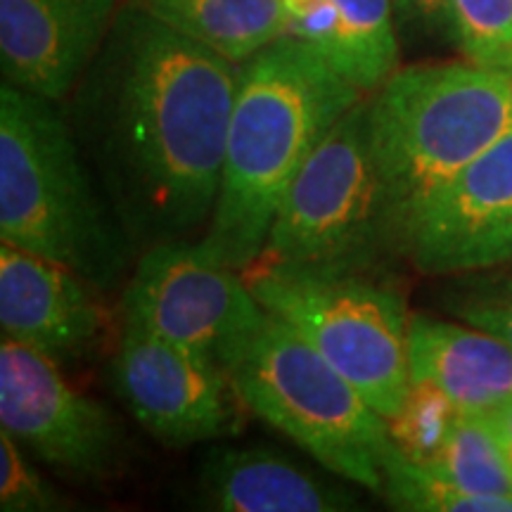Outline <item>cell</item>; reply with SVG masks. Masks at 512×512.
<instances>
[{
	"label": "cell",
	"mask_w": 512,
	"mask_h": 512,
	"mask_svg": "<svg viewBox=\"0 0 512 512\" xmlns=\"http://www.w3.org/2000/svg\"><path fill=\"white\" fill-rule=\"evenodd\" d=\"M242 278L256 302L297 330L377 413L392 420L401 411L411 389V316L399 292L363 271L252 264Z\"/></svg>",
	"instance_id": "cell-6"
},
{
	"label": "cell",
	"mask_w": 512,
	"mask_h": 512,
	"mask_svg": "<svg viewBox=\"0 0 512 512\" xmlns=\"http://www.w3.org/2000/svg\"><path fill=\"white\" fill-rule=\"evenodd\" d=\"M226 370L245 408L335 475L382 494L389 420L285 320L268 313Z\"/></svg>",
	"instance_id": "cell-5"
},
{
	"label": "cell",
	"mask_w": 512,
	"mask_h": 512,
	"mask_svg": "<svg viewBox=\"0 0 512 512\" xmlns=\"http://www.w3.org/2000/svg\"><path fill=\"white\" fill-rule=\"evenodd\" d=\"M411 382H430L460 411L489 413L512 399V347L467 323L411 316Z\"/></svg>",
	"instance_id": "cell-15"
},
{
	"label": "cell",
	"mask_w": 512,
	"mask_h": 512,
	"mask_svg": "<svg viewBox=\"0 0 512 512\" xmlns=\"http://www.w3.org/2000/svg\"><path fill=\"white\" fill-rule=\"evenodd\" d=\"M102 290L72 268L3 242L0 245V328L3 339L53 361L81 358L107 328Z\"/></svg>",
	"instance_id": "cell-13"
},
{
	"label": "cell",
	"mask_w": 512,
	"mask_h": 512,
	"mask_svg": "<svg viewBox=\"0 0 512 512\" xmlns=\"http://www.w3.org/2000/svg\"><path fill=\"white\" fill-rule=\"evenodd\" d=\"M394 10L403 22L425 29L430 36H441L456 43L451 0H394Z\"/></svg>",
	"instance_id": "cell-24"
},
{
	"label": "cell",
	"mask_w": 512,
	"mask_h": 512,
	"mask_svg": "<svg viewBox=\"0 0 512 512\" xmlns=\"http://www.w3.org/2000/svg\"><path fill=\"white\" fill-rule=\"evenodd\" d=\"M486 418H489L491 427H494L498 444L503 448L505 463H508L512 475V399L501 403V406H496L494 411L486 413Z\"/></svg>",
	"instance_id": "cell-25"
},
{
	"label": "cell",
	"mask_w": 512,
	"mask_h": 512,
	"mask_svg": "<svg viewBox=\"0 0 512 512\" xmlns=\"http://www.w3.org/2000/svg\"><path fill=\"white\" fill-rule=\"evenodd\" d=\"M418 465L479 494H512L510 467L486 413L460 411L439 451Z\"/></svg>",
	"instance_id": "cell-18"
},
{
	"label": "cell",
	"mask_w": 512,
	"mask_h": 512,
	"mask_svg": "<svg viewBox=\"0 0 512 512\" xmlns=\"http://www.w3.org/2000/svg\"><path fill=\"white\" fill-rule=\"evenodd\" d=\"M380 245L389 240L366 95L299 169L254 264L366 271Z\"/></svg>",
	"instance_id": "cell-7"
},
{
	"label": "cell",
	"mask_w": 512,
	"mask_h": 512,
	"mask_svg": "<svg viewBox=\"0 0 512 512\" xmlns=\"http://www.w3.org/2000/svg\"><path fill=\"white\" fill-rule=\"evenodd\" d=\"M366 93L318 50L280 36L238 67L221 190L202 245L233 271L259 259L287 190Z\"/></svg>",
	"instance_id": "cell-2"
},
{
	"label": "cell",
	"mask_w": 512,
	"mask_h": 512,
	"mask_svg": "<svg viewBox=\"0 0 512 512\" xmlns=\"http://www.w3.org/2000/svg\"><path fill=\"white\" fill-rule=\"evenodd\" d=\"M64 508V498L43 482L34 465H29L19 441L0 430V510L50 512Z\"/></svg>",
	"instance_id": "cell-22"
},
{
	"label": "cell",
	"mask_w": 512,
	"mask_h": 512,
	"mask_svg": "<svg viewBox=\"0 0 512 512\" xmlns=\"http://www.w3.org/2000/svg\"><path fill=\"white\" fill-rule=\"evenodd\" d=\"M0 238L107 292L138 254L57 102L0 88Z\"/></svg>",
	"instance_id": "cell-3"
},
{
	"label": "cell",
	"mask_w": 512,
	"mask_h": 512,
	"mask_svg": "<svg viewBox=\"0 0 512 512\" xmlns=\"http://www.w3.org/2000/svg\"><path fill=\"white\" fill-rule=\"evenodd\" d=\"M0 425L36 458L81 479L119 465L121 434L105 406L64 380L57 361L24 344H0Z\"/></svg>",
	"instance_id": "cell-10"
},
{
	"label": "cell",
	"mask_w": 512,
	"mask_h": 512,
	"mask_svg": "<svg viewBox=\"0 0 512 512\" xmlns=\"http://www.w3.org/2000/svg\"><path fill=\"white\" fill-rule=\"evenodd\" d=\"M512 128V79L472 62L399 67L368 95L389 245L441 185Z\"/></svg>",
	"instance_id": "cell-4"
},
{
	"label": "cell",
	"mask_w": 512,
	"mask_h": 512,
	"mask_svg": "<svg viewBox=\"0 0 512 512\" xmlns=\"http://www.w3.org/2000/svg\"><path fill=\"white\" fill-rule=\"evenodd\" d=\"M235 86L238 64L140 3L117 12L64 117L138 254L207 233Z\"/></svg>",
	"instance_id": "cell-1"
},
{
	"label": "cell",
	"mask_w": 512,
	"mask_h": 512,
	"mask_svg": "<svg viewBox=\"0 0 512 512\" xmlns=\"http://www.w3.org/2000/svg\"><path fill=\"white\" fill-rule=\"evenodd\" d=\"M266 318L242 273L216 261L202 240L145 249L124 290V320L200 351L223 368Z\"/></svg>",
	"instance_id": "cell-8"
},
{
	"label": "cell",
	"mask_w": 512,
	"mask_h": 512,
	"mask_svg": "<svg viewBox=\"0 0 512 512\" xmlns=\"http://www.w3.org/2000/svg\"><path fill=\"white\" fill-rule=\"evenodd\" d=\"M140 5L238 67L287 31L283 0H140Z\"/></svg>",
	"instance_id": "cell-17"
},
{
	"label": "cell",
	"mask_w": 512,
	"mask_h": 512,
	"mask_svg": "<svg viewBox=\"0 0 512 512\" xmlns=\"http://www.w3.org/2000/svg\"><path fill=\"white\" fill-rule=\"evenodd\" d=\"M202 501L221 512H342L356 498L266 448H211L200 472Z\"/></svg>",
	"instance_id": "cell-14"
},
{
	"label": "cell",
	"mask_w": 512,
	"mask_h": 512,
	"mask_svg": "<svg viewBox=\"0 0 512 512\" xmlns=\"http://www.w3.org/2000/svg\"><path fill=\"white\" fill-rule=\"evenodd\" d=\"M294 36L370 95L399 69L394 0H283Z\"/></svg>",
	"instance_id": "cell-16"
},
{
	"label": "cell",
	"mask_w": 512,
	"mask_h": 512,
	"mask_svg": "<svg viewBox=\"0 0 512 512\" xmlns=\"http://www.w3.org/2000/svg\"><path fill=\"white\" fill-rule=\"evenodd\" d=\"M117 0H0L3 83L64 102L117 19Z\"/></svg>",
	"instance_id": "cell-12"
},
{
	"label": "cell",
	"mask_w": 512,
	"mask_h": 512,
	"mask_svg": "<svg viewBox=\"0 0 512 512\" xmlns=\"http://www.w3.org/2000/svg\"><path fill=\"white\" fill-rule=\"evenodd\" d=\"M114 382L133 418L169 446L202 444L240 430L233 377L214 358L124 320Z\"/></svg>",
	"instance_id": "cell-9"
},
{
	"label": "cell",
	"mask_w": 512,
	"mask_h": 512,
	"mask_svg": "<svg viewBox=\"0 0 512 512\" xmlns=\"http://www.w3.org/2000/svg\"><path fill=\"white\" fill-rule=\"evenodd\" d=\"M448 294V311L460 323L489 332L512 347V273L460 285Z\"/></svg>",
	"instance_id": "cell-23"
},
{
	"label": "cell",
	"mask_w": 512,
	"mask_h": 512,
	"mask_svg": "<svg viewBox=\"0 0 512 512\" xmlns=\"http://www.w3.org/2000/svg\"><path fill=\"white\" fill-rule=\"evenodd\" d=\"M451 10L467 62L512 79V0H451Z\"/></svg>",
	"instance_id": "cell-20"
},
{
	"label": "cell",
	"mask_w": 512,
	"mask_h": 512,
	"mask_svg": "<svg viewBox=\"0 0 512 512\" xmlns=\"http://www.w3.org/2000/svg\"><path fill=\"white\" fill-rule=\"evenodd\" d=\"M425 275H470L512 261V128L422 202L396 245Z\"/></svg>",
	"instance_id": "cell-11"
},
{
	"label": "cell",
	"mask_w": 512,
	"mask_h": 512,
	"mask_svg": "<svg viewBox=\"0 0 512 512\" xmlns=\"http://www.w3.org/2000/svg\"><path fill=\"white\" fill-rule=\"evenodd\" d=\"M382 496L396 510L413 512H512V494H479L434 475L392 446L382 470Z\"/></svg>",
	"instance_id": "cell-19"
},
{
	"label": "cell",
	"mask_w": 512,
	"mask_h": 512,
	"mask_svg": "<svg viewBox=\"0 0 512 512\" xmlns=\"http://www.w3.org/2000/svg\"><path fill=\"white\" fill-rule=\"evenodd\" d=\"M458 415L460 408L434 384L411 382L401 411L389 420V432L408 458L425 463L444 444Z\"/></svg>",
	"instance_id": "cell-21"
}]
</instances>
